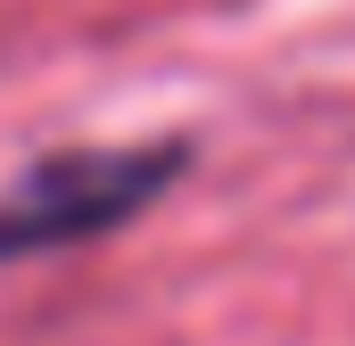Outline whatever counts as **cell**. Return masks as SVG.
I'll return each mask as SVG.
<instances>
[{"instance_id":"1","label":"cell","mask_w":355,"mask_h":346,"mask_svg":"<svg viewBox=\"0 0 355 346\" xmlns=\"http://www.w3.org/2000/svg\"><path fill=\"white\" fill-rule=\"evenodd\" d=\"M174 173H182V140H107V149H58V157L25 165L0 190V264L132 223L141 206H157L174 190Z\"/></svg>"}]
</instances>
